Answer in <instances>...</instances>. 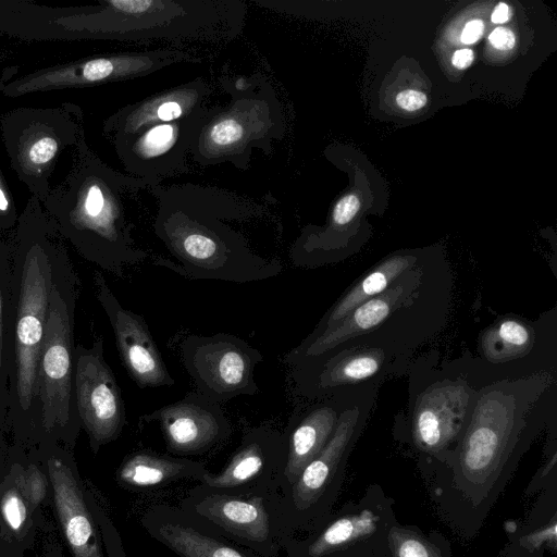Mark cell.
Here are the masks:
<instances>
[{
  "instance_id": "obj_16",
  "label": "cell",
  "mask_w": 557,
  "mask_h": 557,
  "mask_svg": "<svg viewBox=\"0 0 557 557\" xmlns=\"http://www.w3.org/2000/svg\"><path fill=\"white\" fill-rule=\"evenodd\" d=\"M72 334L65 300L52 285L37 375L42 426L50 433L70 420L72 389Z\"/></svg>"
},
{
  "instance_id": "obj_23",
  "label": "cell",
  "mask_w": 557,
  "mask_h": 557,
  "mask_svg": "<svg viewBox=\"0 0 557 557\" xmlns=\"http://www.w3.org/2000/svg\"><path fill=\"white\" fill-rule=\"evenodd\" d=\"M350 389H343L317 399V403L302 407L290 417L283 433L286 442L283 488L297 480L304 468L331 440Z\"/></svg>"
},
{
  "instance_id": "obj_14",
  "label": "cell",
  "mask_w": 557,
  "mask_h": 557,
  "mask_svg": "<svg viewBox=\"0 0 557 557\" xmlns=\"http://www.w3.org/2000/svg\"><path fill=\"white\" fill-rule=\"evenodd\" d=\"M52 272L42 248L33 246L25 258L15 334L16 386L20 406L27 410L37 395V375L44 339Z\"/></svg>"
},
{
  "instance_id": "obj_30",
  "label": "cell",
  "mask_w": 557,
  "mask_h": 557,
  "mask_svg": "<svg viewBox=\"0 0 557 557\" xmlns=\"http://www.w3.org/2000/svg\"><path fill=\"white\" fill-rule=\"evenodd\" d=\"M388 549L389 557H453L451 543L440 531L398 521L389 531Z\"/></svg>"
},
{
  "instance_id": "obj_7",
  "label": "cell",
  "mask_w": 557,
  "mask_h": 557,
  "mask_svg": "<svg viewBox=\"0 0 557 557\" xmlns=\"http://www.w3.org/2000/svg\"><path fill=\"white\" fill-rule=\"evenodd\" d=\"M180 509L203 531L260 557H276L292 535L283 487L227 492L199 483L186 494Z\"/></svg>"
},
{
  "instance_id": "obj_40",
  "label": "cell",
  "mask_w": 557,
  "mask_h": 557,
  "mask_svg": "<svg viewBox=\"0 0 557 557\" xmlns=\"http://www.w3.org/2000/svg\"><path fill=\"white\" fill-rule=\"evenodd\" d=\"M509 9L508 5L500 2L492 13L491 20L493 23L500 24L508 20Z\"/></svg>"
},
{
  "instance_id": "obj_26",
  "label": "cell",
  "mask_w": 557,
  "mask_h": 557,
  "mask_svg": "<svg viewBox=\"0 0 557 557\" xmlns=\"http://www.w3.org/2000/svg\"><path fill=\"white\" fill-rule=\"evenodd\" d=\"M209 473L201 461L140 449L123 459L116 471V482L125 490L143 492L180 480L201 482Z\"/></svg>"
},
{
  "instance_id": "obj_5",
  "label": "cell",
  "mask_w": 557,
  "mask_h": 557,
  "mask_svg": "<svg viewBox=\"0 0 557 557\" xmlns=\"http://www.w3.org/2000/svg\"><path fill=\"white\" fill-rule=\"evenodd\" d=\"M246 15L244 0H106L92 14V32L137 42L227 44Z\"/></svg>"
},
{
  "instance_id": "obj_36",
  "label": "cell",
  "mask_w": 557,
  "mask_h": 557,
  "mask_svg": "<svg viewBox=\"0 0 557 557\" xmlns=\"http://www.w3.org/2000/svg\"><path fill=\"white\" fill-rule=\"evenodd\" d=\"M490 42L499 50H509L515 46L513 33L504 27L494 29L490 37Z\"/></svg>"
},
{
  "instance_id": "obj_13",
  "label": "cell",
  "mask_w": 557,
  "mask_h": 557,
  "mask_svg": "<svg viewBox=\"0 0 557 557\" xmlns=\"http://www.w3.org/2000/svg\"><path fill=\"white\" fill-rule=\"evenodd\" d=\"M200 58L172 48L125 52L79 60L45 69L3 87L9 96L58 88L84 87L145 77L176 63H197Z\"/></svg>"
},
{
  "instance_id": "obj_6",
  "label": "cell",
  "mask_w": 557,
  "mask_h": 557,
  "mask_svg": "<svg viewBox=\"0 0 557 557\" xmlns=\"http://www.w3.org/2000/svg\"><path fill=\"white\" fill-rule=\"evenodd\" d=\"M377 388L379 385H363L350 389L331 440L297 480L283 488L292 535L310 533L333 512L350 454L367 425Z\"/></svg>"
},
{
  "instance_id": "obj_33",
  "label": "cell",
  "mask_w": 557,
  "mask_h": 557,
  "mask_svg": "<svg viewBox=\"0 0 557 557\" xmlns=\"http://www.w3.org/2000/svg\"><path fill=\"white\" fill-rule=\"evenodd\" d=\"M89 506L99 524L106 557H126L120 533L113 523L103 498L94 486L86 483Z\"/></svg>"
},
{
  "instance_id": "obj_2",
  "label": "cell",
  "mask_w": 557,
  "mask_h": 557,
  "mask_svg": "<svg viewBox=\"0 0 557 557\" xmlns=\"http://www.w3.org/2000/svg\"><path fill=\"white\" fill-rule=\"evenodd\" d=\"M158 210L153 232L178 263L158 265L194 280L250 283L278 275L282 263L251 250L231 221H246L261 207L234 191L195 183L154 185Z\"/></svg>"
},
{
  "instance_id": "obj_41",
  "label": "cell",
  "mask_w": 557,
  "mask_h": 557,
  "mask_svg": "<svg viewBox=\"0 0 557 557\" xmlns=\"http://www.w3.org/2000/svg\"><path fill=\"white\" fill-rule=\"evenodd\" d=\"M10 209V199L0 172V215L5 214Z\"/></svg>"
},
{
  "instance_id": "obj_11",
  "label": "cell",
  "mask_w": 557,
  "mask_h": 557,
  "mask_svg": "<svg viewBox=\"0 0 557 557\" xmlns=\"http://www.w3.org/2000/svg\"><path fill=\"white\" fill-rule=\"evenodd\" d=\"M412 356L372 346L341 347L293 364L297 393L321 399L363 385H381L386 379L409 372Z\"/></svg>"
},
{
  "instance_id": "obj_24",
  "label": "cell",
  "mask_w": 557,
  "mask_h": 557,
  "mask_svg": "<svg viewBox=\"0 0 557 557\" xmlns=\"http://www.w3.org/2000/svg\"><path fill=\"white\" fill-rule=\"evenodd\" d=\"M212 89L203 77L150 95L120 110L108 123L117 139L127 138L154 124L172 122L207 108Z\"/></svg>"
},
{
  "instance_id": "obj_9",
  "label": "cell",
  "mask_w": 557,
  "mask_h": 557,
  "mask_svg": "<svg viewBox=\"0 0 557 557\" xmlns=\"http://www.w3.org/2000/svg\"><path fill=\"white\" fill-rule=\"evenodd\" d=\"M407 442L418 463L436 462L454 450L462 436L479 388L448 362L442 369L412 363Z\"/></svg>"
},
{
  "instance_id": "obj_27",
  "label": "cell",
  "mask_w": 557,
  "mask_h": 557,
  "mask_svg": "<svg viewBox=\"0 0 557 557\" xmlns=\"http://www.w3.org/2000/svg\"><path fill=\"white\" fill-rule=\"evenodd\" d=\"M40 527L23 492L16 459L0 481V557H24Z\"/></svg>"
},
{
  "instance_id": "obj_8",
  "label": "cell",
  "mask_w": 557,
  "mask_h": 557,
  "mask_svg": "<svg viewBox=\"0 0 557 557\" xmlns=\"http://www.w3.org/2000/svg\"><path fill=\"white\" fill-rule=\"evenodd\" d=\"M557 318L555 309L536 321L505 315L481 332L476 356L448 362L476 388L539 373H555Z\"/></svg>"
},
{
  "instance_id": "obj_25",
  "label": "cell",
  "mask_w": 557,
  "mask_h": 557,
  "mask_svg": "<svg viewBox=\"0 0 557 557\" xmlns=\"http://www.w3.org/2000/svg\"><path fill=\"white\" fill-rule=\"evenodd\" d=\"M146 532L180 557H260L197 527L180 508L159 504L141 518Z\"/></svg>"
},
{
  "instance_id": "obj_22",
  "label": "cell",
  "mask_w": 557,
  "mask_h": 557,
  "mask_svg": "<svg viewBox=\"0 0 557 557\" xmlns=\"http://www.w3.org/2000/svg\"><path fill=\"white\" fill-rule=\"evenodd\" d=\"M97 297L111 323L116 347L132 380L140 388L172 386L168 371L145 319L124 308L100 273L95 275Z\"/></svg>"
},
{
  "instance_id": "obj_3",
  "label": "cell",
  "mask_w": 557,
  "mask_h": 557,
  "mask_svg": "<svg viewBox=\"0 0 557 557\" xmlns=\"http://www.w3.org/2000/svg\"><path fill=\"white\" fill-rule=\"evenodd\" d=\"M453 271L444 260L420 257L384 292L355 308L333 329L302 341L286 356L296 362L348 346L410 355L445 326L453 300Z\"/></svg>"
},
{
  "instance_id": "obj_35",
  "label": "cell",
  "mask_w": 557,
  "mask_h": 557,
  "mask_svg": "<svg viewBox=\"0 0 557 557\" xmlns=\"http://www.w3.org/2000/svg\"><path fill=\"white\" fill-rule=\"evenodd\" d=\"M397 104L406 111H416L422 108L426 101V96L418 90L407 89L397 96Z\"/></svg>"
},
{
  "instance_id": "obj_37",
  "label": "cell",
  "mask_w": 557,
  "mask_h": 557,
  "mask_svg": "<svg viewBox=\"0 0 557 557\" xmlns=\"http://www.w3.org/2000/svg\"><path fill=\"white\" fill-rule=\"evenodd\" d=\"M483 29L484 25L481 20L469 22L462 30L461 41L467 45L475 42L482 36Z\"/></svg>"
},
{
  "instance_id": "obj_20",
  "label": "cell",
  "mask_w": 557,
  "mask_h": 557,
  "mask_svg": "<svg viewBox=\"0 0 557 557\" xmlns=\"http://www.w3.org/2000/svg\"><path fill=\"white\" fill-rule=\"evenodd\" d=\"M140 420L158 423L168 451L180 457L206 454L232 432L221 404L199 392L145 413Z\"/></svg>"
},
{
  "instance_id": "obj_31",
  "label": "cell",
  "mask_w": 557,
  "mask_h": 557,
  "mask_svg": "<svg viewBox=\"0 0 557 557\" xmlns=\"http://www.w3.org/2000/svg\"><path fill=\"white\" fill-rule=\"evenodd\" d=\"M16 461L23 492L38 521L40 531H51V525L46 522L42 511L51 506V488L47 471L42 462L18 459Z\"/></svg>"
},
{
  "instance_id": "obj_29",
  "label": "cell",
  "mask_w": 557,
  "mask_h": 557,
  "mask_svg": "<svg viewBox=\"0 0 557 557\" xmlns=\"http://www.w3.org/2000/svg\"><path fill=\"white\" fill-rule=\"evenodd\" d=\"M419 259L420 257L409 252L393 255L382 260L347 288L304 341L313 339L333 329L355 308L384 292L401 273L412 268Z\"/></svg>"
},
{
  "instance_id": "obj_10",
  "label": "cell",
  "mask_w": 557,
  "mask_h": 557,
  "mask_svg": "<svg viewBox=\"0 0 557 557\" xmlns=\"http://www.w3.org/2000/svg\"><path fill=\"white\" fill-rule=\"evenodd\" d=\"M395 499L377 483L333 510L315 530L285 539L286 557H389Z\"/></svg>"
},
{
  "instance_id": "obj_21",
  "label": "cell",
  "mask_w": 557,
  "mask_h": 557,
  "mask_svg": "<svg viewBox=\"0 0 557 557\" xmlns=\"http://www.w3.org/2000/svg\"><path fill=\"white\" fill-rule=\"evenodd\" d=\"M286 442L271 426L249 430L225 467L210 472L200 484L220 491L244 492L284 487Z\"/></svg>"
},
{
  "instance_id": "obj_4",
  "label": "cell",
  "mask_w": 557,
  "mask_h": 557,
  "mask_svg": "<svg viewBox=\"0 0 557 557\" xmlns=\"http://www.w3.org/2000/svg\"><path fill=\"white\" fill-rule=\"evenodd\" d=\"M230 95L226 107H211L190 145L189 153L200 166L228 162L249 169L253 149L273 153V143L286 134V121L273 85L260 73L236 78L221 76Z\"/></svg>"
},
{
  "instance_id": "obj_28",
  "label": "cell",
  "mask_w": 557,
  "mask_h": 557,
  "mask_svg": "<svg viewBox=\"0 0 557 557\" xmlns=\"http://www.w3.org/2000/svg\"><path fill=\"white\" fill-rule=\"evenodd\" d=\"M507 543L499 557H543L557 552V486L540 492L527 517L504 524Z\"/></svg>"
},
{
  "instance_id": "obj_32",
  "label": "cell",
  "mask_w": 557,
  "mask_h": 557,
  "mask_svg": "<svg viewBox=\"0 0 557 557\" xmlns=\"http://www.w3.org/2000/svg\"><path fill=\"white\" fill-rule=\"evenodd\" d=\"M59 144L54 136L47 132L30 135L20 147V162L28 174H39L54 159Z\"/></svg>"
},
{
  "instance_id": "obj_42",
  "label": "cell",
  "mask_w": 557,
  "mask_h": 557,
  "mask_svg": "<svg viewBox=\"0 0 557 557\" xmlns=\"http://www.w3.org/2000/svg\"><path fill=\"white\" fill-rule=\"evenodd\" d=\"M2 302H1V293H0V375L2 368Z\"/></svg>"
},
{
  "instance_id": "obj_34",
  "label": "cell",
  "mask_w": 557,
  "mask_h": 557,
  "mask_svg": "<svg viewBox=\"0 0 557 557\" xmlns=\"http://www.w3.org/2000/svg\"><path fill=\"white\" fill-rule=\"evenodd\" d=\"M360 201L356 195L349 194L342 197L335 205L332 212V225L341 227L348 224L356 215Z\"/></svg>"
},
{
  "instance_id": "obj_15",
  "label": "cell",
  "mask_w": 557,
  "mask_h": 557,
  "mask_svg": "<svg viewBox=\"0 0 557 557\" xmlns=\"http://www.w3.org/2000/svg\"><path fill=\"white\" fill-rule=\"evenodd\" d=\"M137 185L152 186L149 181L134 176L90 174L79 187L71 212L72 224L104 243L116 267L140 263L148 257L131 237L120 195Z\"/></svg>"
},
{
  "instance_id": "obj_1",
  "label": "cell",
  "mask_w": 557,
  "mask_h": 557,
  "mask_svg": "<svg viewBox=\"0 0 557 557\" xmlns=\"http://www.w3.org/2000/svg\"><path fill=\"white\" fill-rule=\"evenodd\" d=\"M555 373L498 381L476 393L468 425L453 451L418 463L431 503L458 537L472 541L547 423Z\"/></svg>"
},
{
  "instance_id": "obj_18",
  "label": "cell",
  "mask_w": 557,
  "mask_h": 557,
  "mask_svg": "<svg viewBox=\"0 0 557 557\" xmlns=\"http://www.w3.org/2000/svg\"><path fill=\"white\" fill-rule=\"evenodd\" d=\"M102 352L98 338L90 349L82 350L75 370L78 413L95 454L116 440L126 422L121 389Z\"/></svg>"
},
{
  "instance_id": "obj_12",
  "label": "cell",
  "mask_w": 557,
  "mask_h": 557,
  "mask_svg": "<svg viewBox=\"0 0 557 557\" xmlns=\"http://www.w3.org/2000/svg\"><path fill=\"white\" fill-rule=\"evenodd\" d=\"M181 355L198 392L219 404L259 392L255 370L262 355L237 336L189 335L181 344Z\"/></svg>"
},
{
  "instance_id": "obj_19",
  "label": "cell",
  "mask_w": 557,
  "mask_h": 557,
  "mask_svg": "<svg viewBox=\"0 0 557 557\" xmlns=\"http://www.w3.org/2000/svg\"><path fill=\"white\" fill-rule=\"evenodd\" d=\"M51 488V507L59 532L72 557H106L102 536L89 506L86 483L65 454L42 457Z\"/></svg>"
},
{
  "instance_id": "obj_38",
  "label": "cell",
  "mask_w": 557,
  "mask_h": 557,
  "mask_svg": "<svg viewBox=\"0 0 557 557\" xmlns=\"http://www.w3.org/2000/svg\"><path fill=\"white\" fill-rule=\"evenodd\" d=\"M41 557H64L63 549L58 539L48 531L41 548Z\"/></svg>"
},
{
  "instance_id": "obj_39",
  "label": "cell",
  "mask_w": 557,
  "mask_h": 557,
  "mask_svg": "<svg viewBox=\"0 0 557 557\" xmlns=\"http://www.w3.org/2000/svg\"><path fill=\"white\" fill-rule=\"evenodd\" d=\"M473 61V52L470 49L457 50L451 59L454 66L457 69H466Z\"/></svg>"
},
{
  "instance_id": "obj_17",
  "label": "cell",
  "mask_w": 557,
  "mask_h": 557,
  "mask_svg": "<svg viewBox=\"0 0 557 557\" xmlns=\"http://www.w3.org/2000/svg\"><path fill=\"white\" fill-rule=\"evenodd\" d=\"M209 107L189 116L154 124L138 134L116 140L125 169L152 186L188 173L187 154Z\"/></svg>"
}]
</instances>
